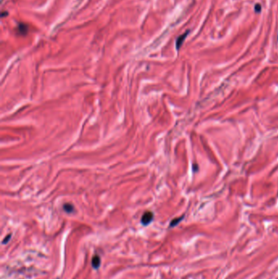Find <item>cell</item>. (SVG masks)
<instances>
[{
	"instance_id": "1",
	"label": "cell",
	"mask_w": 278,
	"mask_h": 279,
	"mask_svg": "<svg viewBox=\"0 0 278 279\" xmlns=\"http://www.w3.org/2000/svg\"><path fill=\"white\" fill-rule=\"evenodd\" d=\"M153 220V213L151 212H146L144 213L141 217V223L143 225H148Z\"/></svg>"
},
{
	"instance_id": "2",
	"label": "cell",
	"mask_w": 278,
	"mask_h": 279,
	"mask_svg": "<svg viewBox=\"0 0 278 279\" xmlns=\"http://www.w3.org/2000/svg\"><path fill=\"white\" fill-rule=\"evenodd\" d=\"M188 33H189V31H187L186 33H184V34H182V35H180V36L179 37L178 39H177V40H176V48H177V50H179V49H180V48H181V46H182L183 42H184V40H185L186 37L188 36Z\"/></svg>"
},
{
	"instance_id": "3",
	"label": "cell",
	"mask_w": 278,
	"mask_h": 279,
	"mask_svg": "<svg viewBox=\"0 0 278 279\" xmlns=\"http://www.w3.org/2000/svg\"><path fill=\"white\" fill-rule=\"evenodd\" d=\"M101 260H100V257L99 256H94L92 258V260H91V265H92L93 268H95V269H98L100 268V265Z\"/></svg>"
},
{
	"instance_id": "4",
	"label": "cell",
	"mask_w": 278,
	"mask_h": 279,
	"mask_svg": "<svg viewBox=\"0 0 278 279\" xmlns=\"http://www.w3.org/2000/svg\"><path fill=\"white\" fill-rule=\"evenodd\" d=\"M63 208L65 210V212L67 213H72L73 212V206L70 203H65V205L63 206Z\"/></svg>"
},
{
	"instance_id": "5",
	"label": "cell",
	"mask_w": 278,
	"mask_h": 279,
	"mask_svg": "<svg viewBox=\"0 0 278 279\" xmlns=\"http://www.w3.org/2000/svg\"><path fill=\"white\" fill-rule=\"evenodd\" d=\"M19 31L21 34H26L27 33V26L24 24H20V25H19Z\"/></svg>"
},
{
	"instance_id": "6",
	"label": "cell",
	"mask_w": 278,
	"mask_h": 279,
	"mask_svg": "<svg viewBox=\"0 0 278 279\" xmlns=\"http://www.w3.org/2000/svg\"><path fill=\"white\" fill-rule=\"evenodd\" d=\"M182 219H183V217H180V218H179V219H175V220H172L171 223V227H173V226L176 225L178 223L180 222V220H182Z\"/></svg>"
},
{
	"instance_id": "7",
	"label": "cell",
	"mask_w": 278,
	"mask_h": 279,
	"mask_svg": "<svg viewBox=\"0 0 278 279\" xmlns=\"http://www.w3.org/2000/svg\"><path fill=\"white\" fill-rule=\"evenodd\" d=\"M255 10L256 12H260V11H261V6H260V4H256L255 7Z\"/></svg>"
},
{
	"instance_id": "8",
	"label": "cell",
	"mask_w": 278,
	"mask_h": 279,
	"mask_svg": "<svg viewBox=\"0 0 278 279\" xmlns=\"http://www.w3.org/2000/svg\"><path fill=\"white\" fill-rule=\"evenodd\" d=\"M11 234H9L8 236V237H6L5 238H4V239H3V244H6V243H8V241H9V239H10V238H11Z\"/></svg>"
}]
</instances>
